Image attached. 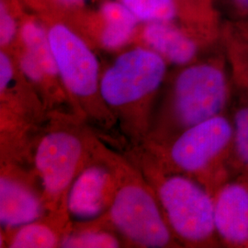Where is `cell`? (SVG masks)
Returning a JSON list of instances; mask_svg holds the SVG:
<instances>
[{
  "label": "cell",
  "mask_w": 248,
  "mask_h": 248,
  "mask_svg": "<svg viewBox=\"0 0 248 248\" xmlns=\"http://www.w3.org/2000/svg\"><path fill=\"white\" fill-rule=\"evenodd\" d=\"M180 68L148 132L153 147L162 146L186 129L227 112L230 106L234 81L222 45L211 56Z\"/></svg>",
  "instance_id": "1"
},
{
  "label": "cell",
  "mask_w": 248,
  "mask_h": 248,
  "mask_svg": "<svg viewBox=\"0 0 248 248\" xmlns=\"http://www.w3.org/2000/svg\"><path fill=\"white\" fill-rule=\"evenodd\" d=\"M168 62L147 47L121 54L100 78V95L128 135L146 136L154 99L168 74Z\"/></svg>",
  "instance_id": "2"
},
{
  "label": "cell",
  "mask_w": 248,
  "mask_h": 248,
  "mask_svg": "<svg viewBox=\"0 0 248 248\" xmlns=\"http://www.w3.org/2000/svg\"><path fill=\"white\" fill-rule=\"evenodd\" d=\"M232 144L227 111L186 129L153 151L161 168L192 177L214 193L232 177Z\"/></svg>",
  "instance_id": "3"
},
{
  "label": "cell",
  "mask_w": 248,
  "mask_h": 248,
  "mask_svg": "<svg viewBox=\"0 0 248 248\" xmlns=\"http://www.w3.org/2000/svg\"><path fill=\"white\" fill-rule=\"evenodd\" d=\"M115 178L108 219L125 239L146 248L181 247L169 227L155 188L124 160L103 150Z\"/></svg>",
  "instance_id": "4"
},
{
  "label": "cell",
  "mask_w": 248,
  "mask_h": 248,
  "mask_svg": "<svg viewBox=\"0 0 248 248\" xmlns=\"http://www.w3.org/2000/svg\"><path fill=\"white\" fill-rule=\"evenodd\" d=\"M155 164L151 185L180 246L219 247L213 192L192 177L166 170L155 161Z\"/></svg>",
  "instance_id": "5"
},
{
  "label": "cell",
  "mask_w": 248,
  "mask_h": 248,
  "mask_svg": "<svg viewBox=\"0 0 248 248\" xmlns=\"http://www.w3.org/2000/svg\"><path fill=\"white\" fill-rule=\"evenodd\" d=\"M47 31L59 78L78 109L98 124H111L114 117L100 95L99 65L95 53L64 24H54Z\"/></svg>",
  "instance_id": "6"
},
{
  "label": "cell",
  "mask_w": 248,
  "mask_h": 248,
  "mask_svg": "<svg viewBox=\"0 0 248 248\" xmlns=\"http://www.w3.org/2000/svg\"><path fill=\"white\" fill-rule=\"evenodd\" d=\"M88 141L69 127H55L41 138L34 163L46 209L66 217V199L76 177L87 165Z\"/></svg>",
  "instance_id": "7"
},
{
  "label": "cell",
  "mask_w": 248,
  "mask_h": 248,
  "mask_svg": "<svg viewBox=\"0 0 248 248\" xmlns=\"http://www.w3.org/2000/svg\"><path fill=\"white\" fill-rule=\"evenodd\" d=\"M100 162L88 164L74 180L66 199V211L80 221L96 219L106 213L112 202L115 178L103 150L97 146Z\"/></svg>",
  "instance_id": "8"
},
{
  "label": "cell",
  "mask_w": 248,
  "mask_h": 248,
  "mask_svg": "<svg viewBox=\"0 0 248 248\" xmlns=\"http://www.w3.org/2000/svg\"><path fill=\"white\" fill-rule=\"evenodd\" d=\"M142 39L145 47L158 53L169 64L179 67L198 61L207 48L222 45V39L168 21L146 23Z\"/></svg>",
  "instance_id": "9"
},
{
  "label": "cell",
  "mask_w": 248,
  "mask_h": 248,
  "mask_svg": "<svg viewBox=\"0 0 248 248\" xmlns=\"http://www.w3.org/2000/svg\"><path fill=\"white\" fill-rule=\"evenodd\" d=\"M220 245L248 248V178L232 177L213 193Z\"/></svg>",
  "instance_id": "10"
},
{
  "label": "cell",
  "mask_w": 248,
  "mask_h": 248,
  "mask_svg": "<svg viewBox=\"0 0 248 248\" xmlns=\"http://www.w3.org/2000/svg\"><path fill=\"white\" fill-rule=\"evenodd\" d=\"M46 209L43 194L22 176L2 169L0 178V222L8 229L41 219Z\"/></svg>",
  "instance_id": "11"
},
{
  "label": "cell",
  "mask_w": 248,
  "mask_h": 248,
  "mask_svg": "<svg viewBox=\"0 0 248 248\" xmlns=\"http://www.w3.org/2000/svg\"><path fill=\"white\" fill-rule=\"evenodd\" d=\"M228 113L232 126V177L248 178V89L235 82Z\"/></svg>",
  "instance_id": "12"
},
{
  "label": "cell",
  "mask_w": 248,
  "mask_h": 248,
  "mask_svg": "<svg viewBox=\"0 0 248 248\" xmlns=\"http://www.w3.org/2000/svg\"><path fill=\"white\" fill-rule=\"evenodd\" d=\"M99 44L107 50H118L133 38L139 19L122 2L107 1L99 9Z\"/></svg>",
  "instance_id": "13"
},
{
  "label": "cell",
  "mask_w": 248,
  "mask_h": 248,
  "mask_svg": "<svg viewBox=\"0 0 248 248\" xmlns=\"http://www.w3.org/2000/svg\"><path fill=\"white\" fill-rule=\"evenodd\" d=\"M222 44L233 81L248 89V22H222Z\"/></svg>",
  "instance_id": "14"
},
{
  "label": "cell",
  "mask_w": 248,
  "mask_h": 248,
  "mask_svg": "<svg viewBox=\"0 0 248 248\" xmlns=\"http://www.w3.org/2000/svg\"><path fill=\"white\" fill-rule=\"evenodd\" d=\"M63 217H56L53 222L37 220L18 227L9 238L8 247L11 248H52L61 245L63 233Z\"/></svg>",
  "instance_id": "15"
},
{
  "label": "cell",
  "mask_w": 248,
  "mask_h": 248,
  "mask_svg": "<svg viewBox=\"0 0 248 248\" xmlns=\"http://www.w3.org/2000/svg\"><path fill=\"white\" fill-rule=\"evenodd\" d=\"M20 38L24 48L33 54L47 77L51 80L59 78L48 31L45 28L34 20H27L21 27Z\"/></svg>",
  "instance_id": "16"
},
{
  "label": "cell",
  "mask_w": 248,
  "mask_h": 248,
  "mask_svg": "<svg viewBox=\"0 0 248 248\" xmlns=\"http://www.w3.org/2000/svg\"><path fill=\"white\" fill-rule=\"evenodd\" d=\"M139 20L175 22L181 15L179 0H119Z\"/></svg>",
  "instance_id": "17"
},
{
  "label": "cell",
  "mask_w": 248,
  "mask_h": 248,
  "mask_svg": "<svg viewBox=\"0 0 248 248\" xmlns=\"http://www.w3.org/2000/svg\"><path fill=\"white\" fill-rule=\"evenodd\" d=\"M60 247L66 248H114L121 247V241L113 233L98 226L83 227L67 232Z\"/></svg>",
  "instance_id": "18"
},
{
  "label": "cell",
  "mask_w": 248,
  "mask_h": 248,
  "mask_svg": "<svg viewBox=\"0 0 248 248\" xmlns=\"http://www.w3.org/2000/svg\"><path fill=\"white\" fill-rule=\"evenodd\" d=\"M18 65L21 73L32 84L41 89H45L48 87V83L51 79L47 77L41 63L33 56V54L29 52L24 47L23 50L19 53Z\"/></svg>",
  "instance_id": "19"
},
{
  "label": "cell",
  "mask_w": 248,
  "mask_h": 248,
  "mask_svg": "<svg viewBox=\"0 0 248 248\" xmlns=\"http://www.w3.org/2000/svg\"><path fill=\"white\" fill-rule=\"evenodd\" d=\"M213 3L222 22H248V0H213Z\"/></svg>",
  "instance_id": "20"
},
{
  "label": "cell",
  "mask_w": 248,
  "mask_h": 248,
  "mask_svg": "<svg viewBox=\"0 0 248 248\" xmlns=\"http://www.w3.org/2000/svg\"><path fill=\"white\" fill-rule=\"evenodd\" d=\"M17 34L16 21L9 12L6 3L1 0L0 5V45L2 48L9 47Z\"/></svg>",
  "instance_id": "21"
},
{
  "label": "cell",
  "mask_w": 248,
  "mask_h": 248,
  "mask_svg": "<svg viewBox=\"0 0 248 248\" xmlns=\"http://www.w3.org/2000/svg\"><path fill=\"white\" fill-rule=\"evenodd\" d=\"M14 77V65L8 53L3 50L0 53V91H3L11 84Z\"/></svg>",
  "instance_id": "22"
},
{
  "label": "cell",
  "mask_w": 248,
  "mask_h": 248,
  "mask_svg": "<svg viewBox=\"0 0 248 248\" xmlns=\"http://www.w3.org/2000/svg\"><path fill=\"white\" fill-rule=\"evenodd\" d=\"M86 0H55L56 3L64 8H79Z\"/></svg>",
  "instance_id": "23"
}]
</instances>
